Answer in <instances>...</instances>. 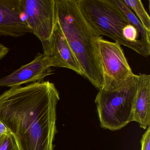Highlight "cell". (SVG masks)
<instances>
[{"instance_id": "obj_1", "label": "cell", "mask_w": 150, "mask_h": 150, "mask_svg": "<svg viewBox=\"0 0 150 150\" xmlns=\"http://www.w3.org/2000/svg\"><path fill=\"white\" fill-rule=\"evenodd\" d=\"M59 100L55 84L48 81L11 88L0 95V121L18 150H54Z\"/></svg>"}, {"instance_id": "obj_2", "label": "cell", "mask_w": 150, "mask_h": 150, "mask_svg": "<svg viewBox=\"0 0 150 150\" xmlns=\"http://www.w3.org/2000/svg\"><path fill=\"white\" fill-rule=\"evenodd\" d=\"M59 23L81 66L84 78L98 90L103 78L96 40L100 35L81 11L77 0H56Z\"/></svg>"}, {"instance_id": "obj_3", "label": "cell", "mask_w": 150, "mask_h": 150, "mask_svg": "<svg viewBox=\"0 0 150 150\" xmlns=\"http://www.w3.org/2000/svg\"><path fill=\"white\" fill-rule=\"evenodd\" d=\"M77 1L83 15L100 36H106L145 57L150 56V42L141 38L137 42L131 43L124 38V29L131 23L112 0Z\"/></svg>"}, {"instance_id": "obj_4", "label": "cell", "mask_w": 150, "mask_h": 150, "mask_svg": "<svg viewBox=\"0 0 150 150\" xmlns=\"http://www.w3.org/2000/svg\"><path fill=\"white\" fill-rule=\"evenodd\" d=\"M137 90L136 74L120 88L99 89L95 102L102 128L115 131L132 122Z\"/></svg>"}, {"instance_id": "obj_5", "label": "cell", "mask_w": 150, "mask_h": 150, "mask_svg": "<svg viewBox=\"0 0 150 150\" xmlns=\"http://www.w3.org/2000/svg\"><path fill=\"white\" fill-rule=\"evenodd\" d=\"M96 42L103 78L101 88L111 90L122 87L135 75L123 50L119 44L105 40L101 36Z\"/></svg>"}, {"instance_id": "obj_6", "label": "cell", "mask_w": 150, "mask_h": 150, "mask_svg": "<svg viewBox=\"0 0 150 150\" xmlns=\"http://www.w3.org/2000/svg\"><path fill=\"white\" fill-rule=\"evenodd\" d=\"M26 23L42 43L51 37L57 22L56 0H21Z\"/></svg>"}, {"instance_id": "obj_7", "label": "cell", "mask_w": 150, "mask_h": 150, "mask_svg": "<svg viewBox=\"0 0 150 150\" xmlns=\"http://www.w3.org/2000/svg\"><path fill=\"white\" fill-rule=\"evenodd\" d=\"M52 59L44 53H38L30 63L0 79V87H16L23 84L43 81L53 74Z\"/></svg>"}, {"instance_id": "obj_8", "label": "cell", "mask_w": 150, "mask_h": 150, "mask_svg": "<svg viewBox=\"0 0 150 150\" xmlns=\"http://www.w3.org/2000/svg\"><path fill=\"white\" fill-rule=\"evenodd\" d=\"M43 53L52 59L54 67L71 69L83 76L81 66L57 22L50 39L42 45Z\"/></svg>"}, {"instance_id": "obj_9", "label": "cell", "mask_w": 150, "mask_h": 150, "mask_svg": "<svg viewBox=\"0 0 150 150\" xmlns=\"http://www.w3.org/2000/svg\"><path fill=\"white\" fill-rule=\"evenodd\" d=\"M30 33L21 0H0V36L19 38Z\"/></svg>"}, {"instance_id": "obj_10", "label": "cell", "mask_w": 150, "mask_h": 150, "mask_svg": "<svg viewBox=\"0 0 150 150\" xmlns=\"http://www.w3.org/2000/svg\"><path fill=\"white\" fill-rule=\"evenodd\" d=\"M132 122L146 129L150 125V75H137V90L133 109Z\"/></svg>"}, {"instance_id": "obj_11", "label": "cell", "mask_w": 150, "mask_h": 150, "mask_svg": "<svg viewBox=\"0 0 150 150\" xmlns=\"http://www.w3.org/2000/svg\"><path fill=\"white\" fill-rule=\"evenodd\" d=\"M112 1L124 14L129 21L137 29L141 38L150 42V32L143 27L140 21L126 6L123 0H112Z\"/></svg>"}, {"instance_id": "obj_12", "label": "cell", "mask_w": 150, "mask_h": 150, "mask_svg": "<svg viewBox=\"0 0 150 150\" xmlns=\"http://www.w3.org/2000/svg\"><path fill=\"white\" fill-rule=\"evenodd\" d=\"M124 3L134 13L143 27L150 32V17L140 0H123Z\"/></svg>"}, {"instance_id": "obj_13", "label": "cell", "mask_w": 150, "mask_h": 150, "mask_svg": "<svg viewBox=\"0 0 150 150\" xmlns=\"http://www.w3.org/2000/svg\"><path fill=\"white\" fill-rule=\"evenodd\" d=\"M0 150H18L12 134L4 135L0 138Z\"/></svg>"}, {"instance_id": "obj_14", "label": "cell", "mask_w": 150, "mask_h": 150, "mask_svg": "<svg viewBox=\"0 0 150 150\" xmlns=\"http://www.w3.org/2000/svg\"><path fill=\"white\" fill-rule=\"evenodd\" d=\"M141 150H150V126L146 128L140 140Z\"/></svg>"}, {"instance_id": "obj_15", "label": "cell", "mask_w": 150, "mask_h": 150, "mask_svg": "<svg viewBox=\"0 0 150 150\" xmlns=\"http://www.w3.org/2000/svg\"><path fill=\"white\" fill-rule=\"evenodd\" d=\"M10 49L8 47L0 43V60L3 59L9 52Z\"/></svg>"}, {"instance_id": "obj_16", "label": "cell", "mask_w": 150, "mask_h": 150, "mask_svg": "<svg viewBox=\"0 0 150 150\" xmlns=\"http://www.w3.org/2000/svg\"><path fill=\"white\" fill-rule=\"evenodd\" d=\"M11 134L6 127L0 121V138L4 135Z\"/></svg>"}]
</instances>
